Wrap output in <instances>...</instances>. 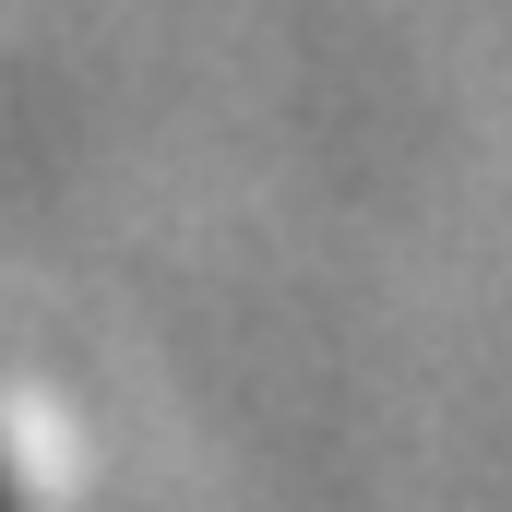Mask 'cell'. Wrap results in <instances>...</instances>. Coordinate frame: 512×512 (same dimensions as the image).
<instances>
[{"label": "cell", "mask_w": 512, "mask_h": 512, "mask_svg": "<svg viewBox=\"0 0 512 512\" xmlns=\"http://www.w3.org/2000/svg\"><path fill=\"white\" fill-rule=\"evenodd\" d=\"M0 512H24V477H12V441H0Z\"/></svg>", "instance_id": "cell-1"}]
</instances>
